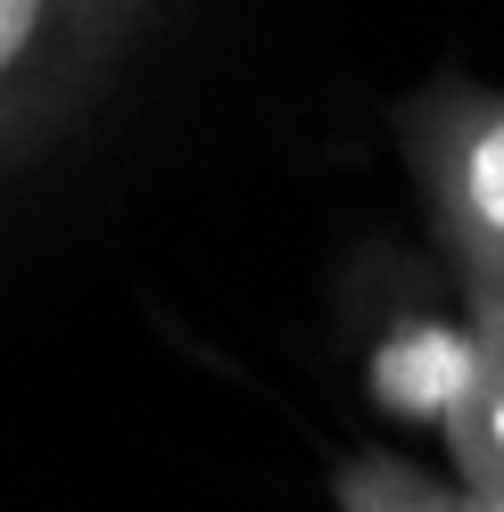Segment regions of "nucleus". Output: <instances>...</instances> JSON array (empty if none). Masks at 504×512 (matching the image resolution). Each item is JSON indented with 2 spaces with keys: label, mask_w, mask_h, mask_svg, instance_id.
Returning <instances> with one entry per match:
<instances>
[{
  "label": "nucleus",
  "mask_w": 504,
  "mask_h": 512,
  "mask_svg": "<svg viewBox=\"0 0 504 512\" xmlns=\"http://www.w3.org/2000/svg\"><path fill=\"white\" fill-rule=\"evenodd\" d=\"M397 149L430 199L463 298H504V91L463 75L430 83L397 108Z\"/></svg>",
  "instance_id": "1"
},
{
  "label": "nucleus",
  "mask_w": 504,
  "mask_h": 512,
  "mask_svg": "<svg viewBox=\"0 0 504 512\" xmlns=\"http://www.w3.org/2000/svg\"><path fill=\"white\" fill-rule=\"evenodd\" d=\"M157 0H0V166L67 124Z\"/></svg>",
  "instance_id": "2"
},
{
  "label": "nucleus",
  "mask_w": 504,
  "mask_h": 512,
  "mask_svg": "<svg viewBox=\"0 0 504 512\" xmlns=\"http://www.w3.org/2000/svg\"><path fill=\"white\" fill-rule=\"evenodd\" d=\"M471 314V356L447 397V455L455 479L504 504V298H463Z\"/></svg>",
  "instance_id": "3"
},
{
  "label": "nucleus",
  "mask_w": 504,
  "mask_h": 512,
  "mask_svg": "<svg viewBox=\"0 0 504 512\" xmlns=\"http://www.w3.org/2000/svg\"><path fill=\"white\" fill-rule=\"evenodd\" d=\"M331 512H504V504L389 455V446H356V455L331 463Z\"/></svg>",
  "instance_id": "4"
}]
</instances>
